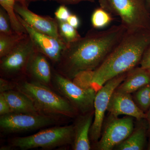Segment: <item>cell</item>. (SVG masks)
Masks as SVG:
<instances>
[{
  "mask_svg": "<svg viewBox=\"0 0 150 150\" xmlns=\"http://www.w3.org/2000/svg\"><path fill=\"white\" fill-rule=\"evenodd\" d=\"M127 32L122 24L106 30L93 28L84 36L67 44L56 63L59 74L74 79L83 72L94 71L103 63Z\"/></svg>",
  "mask_w": 150,
  "mask_h": 150,
  "instance_id": "1",
  "label": "cell"
},
{
  "mask_svg": "<svg viewBox=\"0 0 150 150\" xmlns=\"http://www.w3.org/2000/svg\"><path fill=\"white\" fill-rule=\"evenodd\" d=\"M150 46V30L127 31L103 63L93 71L90 85L96 92L106 82L139 64Z\"/></svg>",
  "mask_w": 150,
  "mask_h": 150,
  "instance_id": "2",
  "label": "cell"
},
{
  "mask_svg": "<svg viewBox=\"0 0 150 150\" xmlns=\"http://www.w3.org/2000/svg\"><path fill=\"white\" fill-rule=\"evenodd\" d=\"M17 88L31 100L41 114L73 117L76 112V109L67 98L55 93L43 84L25 81L19 84Z\"/></svg>",
  "mask_w": 150,
  "mask_h": 150,
  "instance_id": "3",
  "label": "cell"
},
{
  "mask_svg": "<svg viewBox=\"0 0 150 150\" xmlns=\"http://www.w3.org/2000/svg\"><path fill=\"white\" fill-rule=\"evenodd\" d=\"M100 7L120 17L127 31L150 30V11L145 0H99Z\"/></svg>",
  "mask_w": 150,
  "mask_h": 150,
  "instance_id": "4",
  "label": "cell"
},
{
  "mask_svg": "<svg viewBox=\"0 0 150 150\" xmlns=\"http://www.w3.org/2000/svg\"><path fill=\"white\" fill-rule=\"evenodd\" d=\"M74 129L72 125L52 127L31 136L14 138L12 141V145L21 150L62 146L73 143Z\"/></svg>",
  "mask_w": 150,
  "mask_h": 150,
  "instance_id": "5",
  "label": "cell"
},
{
  "mask_svg": "<svg viewBox=\"0 0 150 150\" xmlns=\"http://www.w3.org/2000/svg\"><path fill=\"white\" fill-rule=\"evenodd\" d=\"M53 77L58 90L77 110L83 114L92 111L96 93L93 88L81 87L58 72L55 73Z\"/></svg>",
  "mask_w": 150,
  "mask_h": 150,
  "instance_id": "6",
  "label": "cell"
},
{
  "mask_svg": "<svg viewBox=\"0 0 150 150\" xmlns=\"http://www.w3.org/2000/svg\"><path fill=\"white\" fill-rule=\"evenodd\" d=\"M128 72L121 74L109 80L96 92L94 101L93 122L90 131V138L93 142H98L100 139L105 114L107 110L110 97L125 79Z\"/></svg>",
  "mask_w": 150,
  "mask_h": 150,
  "instance_id": "7",
  "label": "cell"
},
{
  "mask_svg": "<svg viewBox=\"0 0 150 150\" xmlns=\"http://www.w3.org/2000/svg\"><path fill=\"white\" fill-rule=\"evenodd\" d=\"M56 123L53 115L12 112L1 115L0 127L7 133H18L35 130Z\"/></svg>",
  "mask_w": 150,
  "mask_h": 150,
  "instance_id": "8",
  "label": "cell"
},
{
  "mask_svg": "<svg viewBox=\"0 0 150 150\" xmlns=\"http://www.w3.org/2000/svg\"><path fill=\"white\" fill-rule=\"evenodd\" d=\"M134 130V123L131 116L118 118L111 115L98 142L97 149L110 150L126 140Z\"/></svg>",
  "mask_w": 150,
  "mask_h": 150,
  "instance_id": "9",
  "label": "cell"
},
{
  "mask_svg": "<svg viewBox=\"0 0 150 150\" xmlns=\"http://www.w3.org/2000/svg\"><path fill=\"white\" fill-rule=\"evenodd\" d=\"M36 51L28 35L12 51L1 58V72L12 76L25 72L26 66L31 55Z\"/></svg>",
  "mask_w": 150,
  "mask_h": 150,
  "instance_id": "10",
  "label": "cell"
},
{
  "mask_svg": "<svg viewBox=\"0 0 150 150\" xmlns=\"http://www.w3.org/2000/svg\"><path fill=\"white\" fill-rule=\"evenodd\" d=\"M17 16L26 30L35 50L44 54L56 64L59 62L62 51L67 44L62 39L38 32L29 26L17 14Z\"/></svg>",
  "mask_w": 150,
  "mask_h": 150,
  "instance_id": "11",
  "label": "cell"
},
{
  "mask_svg": "<svg viewBox=\"0 0 150 150\" xmlns=\"http://www.w3.org/2000/svg\"><path fill=\"white\" fill-rule=\"evenodd\" d=\"M15 11L17 14L33 29L62 40L59 34L58 21L56 18L38 15L30 10L27 6L20 3L16 4Z\"/></svg>",
  "mask_w": 150,
  "mask_h": 150,
  "instance_id": "12",
  "label": "cell"
},
{
  "mask_svg": "<svg viewBox=\"0 0 150 150\" xmlns=\"http://www.w3.org/2000/svg\"><path fill=\"white\" fill-rule=\"evenodd\" d=\"M107 111L110 115L115 117L126 115L139 121L146 118V113L138 107L131 94L121 92L116 89L110 97Z\"/></svg>",
  "mask_w": 150,
  "mask_h": 150,
  "instance_id": "13",
  "label": "cell"
},
{
  "mask_svg": "<svg viewBox=\"0 0 150 150\" xmlns=\"http://www.w3.org/2000/svg\"><path fill=\"white\" fill-rule=\"evenodd\" d=\"M44 54L35 51L30 58L25 72L36 82L45 85L49 84L52 79L51 67Z\"/></svg>",
  "mask_w": 150,
  "mask_h": 150,
  "instance_id": "14",
  "label": "cell"
},
{
  "mask_svg": "<svg viewBox=\"0 0 150 150\" xmlns=\"http://www.w3.org/2000/svg\"><path fill=\"white\" fill-rule=\"evenodd\" d=\"M150 83V71L142 67H136L129 71L124 81L116 88L124 93H134Z\"/></svg>",
  "mask_w": 150,
  "mask_h": 150,
  "instance_id": "15",
  "label": "cell"
},
{
  "mask_svg": "<svg viewBox=\"0 0 150 150\" xmlns=\"http://www.w3.org/2000/svg\"><path fill=\"white\" fill-rule=\"evenodd\" d=\"M94 112L86 114L75 125L73 149L75 150H89L91 148L90 142V131L93 122Z\"/></svg>",
  "mask_w": 150,
  "mask_h": 150,
  "instance_id": "16",
  "label": "cell"
},
{
  "mask_svg": "<svg viewBox=\"0 0 150 150\" xmlns=\"http://www.w3.org/2000/svg\"><path fill=\"white\" fill-rule=\"evenodd\" d=\"M8 103L12 112L38 114L35 105L27 96L19 91H8L1 93Z\"/></svg>",
  "mask_w": 150,
  "mask_h": 150,
  "instance_id": "17",
  "label": "cell"
},
{
  "mask_svg": "<svg viewBox=\"0 0 150 150\" xmlns=\"http://www.w3.org/2000/svg\"><path fill=\"white\" fill-rule=\"evenodd\" d=\"M148 132L147 122L143 123L134 130L126 140L116 146L119 150H142L144 149L146 143L147 133Z\"/></svg>",
  "mask_w": 150,
  "mask_h": 150,
  "instance_id": "18",
  "label": "cell"
},
{
  "mask_svg": "<svg viewBox=\"0 0 150 150\" xmlns=\"http://www.w3.org/2000/svg\"><path fill=\"white\" fill-rule=\"evenodd\" d=\"M27 33H14L11 35L0 33V58L7 55L15 48Z\"/></svg>",
  "mask_w": 150,
  "mask_h": 150,
  "instance_id": "19",
  "label": "cell"
},
{
  "mask_svg": "<svg viewBox=\"0 0 150 150\" xmlns=\"http://www.w3.org/2000/svg\"><path fill=\"white\" fill-rule=\"evenodd\" d=\"M16 2V0H0V4L7 13L13 31L16 33H27L26 30L19 20L15 11Z\"/></svg>",
  "mask_w": 150,
  "mask_h": 150,
  "instance_id": "20",
  "label": "cell"
},
{
  "mask_svg": "<svg viewBox=\"0 0 150 150\" xmlns=\"http://www.w3.org/2000/svg\"><path fill=\"white\" fill-rule=\"evenodd\" d=\"M133 99L140 109L146 112L150 108V83L134 93Z\"/></svg>",
  "mask_w": 150,
  "mask_h": 150,
  "instance_id": "21",
  "label": "cell"
},
{
  "mask_svg": "<svg viewBox=\"0 0 150 150\" xmlns=\"http://www.w3.org/2000/svg\"><path fill=\"white\" fill-rule=\"evenodd\" d=\"M58 21L59 34L66 44L74 42L81 37L76 28L70 25L67 21Z\"/></svg>",
  "mask_w": 150,
  "mask_h": 150,
  "instance_id": "22",
  "label": "cell"
},
{
  "mask_svg": "<svg viewBox=\"0 0 150 150\" xmlns=\"http://www.w3.org/2000/svg\"><path fill=\"white\" fill-rule=\"evenodd\" d=\"M112 20L110 13L101 7L96 9L92 15V25L95 29L106 27Z\"/></svg>",
  "mask_w": 150,
  "mask_h": 150,
  "instance_id": "23",
  "label": "cell"
},
{
  "mask_svg": "<svg viewBox=\"0 0 150 150\" xmlns=\"http://www.w3.org/2000/svg\"><path fill=\"white\" fill-rule=\"evenodd\" d=\"M12 28L9 17L7 13L3 8H0V33L11 35L14 33Z\"/></svg>",
  "mask_w": 150,
  "mask_h": 150,
  "instance_id": "24",
  "label": "cell"
},
{
  "mask_svg": "<svg viewBox=\"0 0 150 150\" xmlns=\"http://www.w3.org/2000/svg\"><path fill=\"white\" fill-rule=\"evenodd\" d=\"M70 14L69 11L67 7L64 5H62L55 12V18L59 21H67Z\"/></svg>",
  "mask_w": 150,
  "mask_h": 150,
  "instance_id": "25",
  "label": "cell"
},
{
  "mask_svg": "<svg viewBox=\"0 0 150 150\" xmlns=\"http://www.w3.org/2000/svg\"><path fill=\"white\" fill-rule=\"evenodd\" d=\"M12 110L4 97L0 94V115H3L12 113Z\"/></svg>",
  "mask_w": 150,
  "mask_h": 150,
  "instance_id": "26",
  "label": "cell"
},
{
  "mask_svg": "<svg viewBox=\"0 0 150 150\" xmlns=\"http://www.w3.org/2000/svg\"><path fill=\"white\" fill-rule=\"evenodd\" d=\"M140 65L142 68L150 69V46L144 53Z\"/></svg>",
  "mask_w": 150,
  "mask_h": 150,
  "instance_id": "27",
  "label": "cell"
},
{
  "mask_svg": "<svg viewBox=\"0 0 150 150\" xmlns=\"http://www.w3.org/2000/svg\"><path fill=\"white\" fill-rule=\"evenodd\" d=\"M67 22L73 27L77 28L80 24L79 19L76 15L70 14L69 16L67 18Z\"/></svg>",
  "mask_w": 150,
  "mask_h": 150,
  "instance_id": "28",
  "label": "cell"
},
{
  "mask_svg": "<svg viewBox=\"0 0 150 150\" xmlns=\"http://www.w3.org/2000/svg\"><path fill=\"white\" fill-rule=\"evenodd\" d=\"M12 85L11 83L2 78H1L0 79V92H1V93L11 90L12 89Z\"/></svg>",
  "mask_w": 150,
  "mask_h": 150,
  "instance_id": "29",
  "label": "cell"
},
{
  "mask_svg": "<svg viewBox=\"0 0 150 150\" xmlns=\"http://www.w3.org/2000/svg\"><path fill=\"white\" fill-rule=\"evenodd\" d=\"M33 1H46L48 0H33ZM50 1H55L57 2L61 3L63 5L67 4H76L82 1H89L91 2H94L96 0H50Z\"/></svg>",
  "mask_w": 150,
  "mask_h": 150,
  "instance_id": "30",
  "label": "cell"
},
{
  "mask_svg": "<svg viewBox=\"0 0 150 150\" xmlns=\"http://www.w3.org/2000/svg\"><path fill=\"white\" fill-rule=\"evenodd\" d=\"M146 113V119L148 123V132L150 135V108L147 112V113Z\"/></svg>",
  "mask_w": 150,
  "mask_h": 150,
  "instance_id": "31",
  "label": "cell"
},
{
  "mask_svg": "<svg viewBox=\"0 0 150 150\" xmlns=\"http://www.w3.org/2000/svg\"><path fill=\"white\" fill-rule=\"evenodd\" d=\"M33 0H16V2L25 5L27 6V3L30 1H33Z\"/></svg>",
  "mask_w": 150,
  "mask_h": 150,
  "instance_id": "32",
  "label": "cell"
},
{
  "mask_svg": "<svg viewBox=\"0 0 150 150\" xmlns=\"http://www.w3.org/2000/svg\"><path fill=\"white\" fill-rule=\"evenodd\" d=\"M145 1H146L147 6L150 11V0H145Z\"/></svg>",
  "mask_w": 150,
  "mask_h": 150,
  "instance_id": "33",
  "label": "cell"
},
{
  "mask_svg": "<svg viewBox=\"0 0 150 150\" xmlns=\"http://www.w3.org/2000/svg\"><path fill=\"white\" fill-rule=\"evenodd\" d=\"M148 150H150V142L149 146H148Z\"/></svg>",
  "mask_w": 150,
  "mask_h": 150,
  "instance_id": "34",
  "label": "cell"
},
{
  "mask_svg": "<svg viewBox=\"0 0 150 150\" xmlns=\"http://www.w3.org/2000/svg\"><path fill=\"white\" fill-rule=\"evenodd\" d=\"M149 70H150V69H149Z\"/></svg>",
  "mask_w": 150,
  "mask_h": 150,
  "instance_id": "35",
  "label": "cell"
}]
</instances>
